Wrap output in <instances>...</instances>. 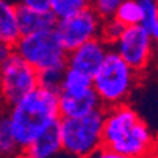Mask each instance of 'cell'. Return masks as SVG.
Wrapping results in <instances>:
<instances>
[{
	"label": "cell",
	"mask_w": 158,
	"mask_h": 158,
	"mask_svg": "<svg viewBox=\"0 0 158 158\" xmlns=\"http://www.w3.org/2000/svg\"><path fill=\"white\" fill-rule=\"evenodd\" d=\"M153 136V130L131 103L103 108V147L128 158H155Z\"/></svg>",
	"instance_id": "cell-1"
},
{
	"label": "cell",
	"mask_w": 158,
	"mask_h": 158,
	"mask_svg": "<svg viewBox=\"0 0 158 158\" xmlns=\"http://www.w3.org/2000/svg\"><path fill=\"white\" fill-rule=\"evenodd\" d=\"M60 118L56 89L41 85L5 108V119L20 150H25L44 130L56 125Z\"/></svg>",
	"instance_id": "cell-2"
},
{
	"label": "cell",
	"mask_w": 158,
	"mask_h": 158,
	"mask_svg": "<svg viewBox=\"0 0 158 158\" xmlns=\"http://www.w3.org/2000/svg\"><path fill=\"white\" fill-rule=\"evenodd\" d=\"M141 75L113 50L110 49L103 63L93 75V88L100 100L102 108L114 106L128 102Z\"/></svg>",
	"instance_id": "cell-3"
},
{
	"label": "cell",
	"mask_w": 158,
	"mask_h": 158,
	"mask_svg": "<svg viewBox=\"0 0 158 158\" xmlns=\"http://www.w3.org/2000/svg\"><path fill=\"white\" fill-rule=\"evenodd\" d=\"M103 108L85 116L60 118L58 131L63 153L72 158H89L102 147Z\"/></svg>",
	"instance_id": "cell-4"
},
{
	"label": "cell",
	"mask_w": 158,
	"mask_h": 158,
	"mask_svg": "<svg viewBox=\"0 0 158 158\" xmlns=\"http://www.w3.org/2000/svg\"><path fill=\"white\" fill-rule=\"evenodd\" d=\"M14 52L39 72L64 69L67 50L60 42L55 27L30 35H20L14 44Z\"/></svg>",
	"instance_id": "cell-5"
},
{
	"label": "cell",
	"mask_w": 158,
	"mask_h": 158,
	"mask_svg": "<svg viewBox=\"0 0 158 158\" xmlns=\"http://www.w3.org/2000/svg\"><path fill=\"white\" fill-rule=\"evenodd\" d=\"M110 49L114 50L139 75L150 69L158 56L150 31L141 24L124 27L122 33L110 46Z\"/></svg>",
	"instance_id": "cell-6"
},
{
	"label": "cell",
	"mask_w": 158,
	"mask_h": 158,
	"mask_svg": "<svg viewBox=\"0 0 158 158\" xmlns=\"http://www.w3.org/2000/svg\"><path fill=\"white\" fill-rule=\"evenodd\" d=\"M38 85V71L16 52L0 64V103L5 108L33 91Z\"/></svg>",
	"instance_id": "cell-7"
},
{
	"label": "cell",
	"mask_w": 158,
	"mask_h": 158,
	"mask_svg": "<svg viewBox=\"0 0 158 158\" xmlns=\"http://www.w3.org/2000/svg\"><path fill=\"white\" fill-rule=\"evenodd\" d=\"M102 22L103 19L91 6H88L75 14L58 19L55 24V31L63 47L69 52L86 41L100 38Z\"/></svg>",
	"instance_id": "cell-8"
},
{
	"label": "cell",
	"mask_w": 158,
	"mask_h": 158,
	"mask_svg": "<svg viewBox=\"0 0 158 158\" xmlns=\"http://www.w3.org/2000/svg\"><path fill=\"white\" fill-rule=\"evenodd\" d=\"M108 50L110 46L102 38H94L91 41H86L67 52L66 67L75 69L93 78V75L97 72L100 64L103 63Z\"/></svg>",
	"instance_id": "cell-9"
},
{
	"label": "cell",
	"mask_w": 158,
	"mask_h": 158,
	"mask_svg": "<svg viewBox=\"0 0 158 158\" xmlns=\"http://www.w3.org/2000/svg\"><path fill=\"white\" fill-rule=\"evenodd\" d=\"M58 108L61 118H77L102 108V105L93 88L85 93H58Z\"/></svg>",
	"instance_id": "cell-10"
},
{
	"label": "cell",
	"mask_w": 158,
	"mask_h": 158,
	"mask_svg": "<svg viewBox=\"0 0 158 158\" xmlns=\"http://www.w3.org/2000/svg\"><path fill=\"white\" fill-rule=\"evenodd\" d=\"M56 19L50 11H36L17 5V25L20 35H30L41 30L53 28Z\"/></svg>",
	"instance_id": "cell-11"
},
{
	"label": "cell",
	"mask_w": 158,
	"mask_h": 158,
	"mask_svg": "<svg viewBox=\"0 0 158 158\" xmlns=\"http://www.w3.org/2000/svg\"><path fill=\"white\" fill-rule=\"evenodd\" d=\"M25 150L35 158H58L63 153L58 124L38 135Z\"/></svg>",
	"instance_id": "cell-12"
},
{
	"label": "cell",
	"mask_w": 158,
	"mask_h": 158,
	"mask_svg": "<svg viewBox=\"0 0 158 158\" xmlns=\"http://www.w3.org/2000/svg\"><path fill=\"white\" fill-rule=\"evenodd\" d=\"M19 36L17 3L14 0H0V42L14 46Z\"/></svg>",
	"instance_id": "cell-13"
},
{
	"label": "cell",
	"mask_w": 158,
	"mask_h": 158,
	"mask_svg": "<svg viewBox=\"0 0 158 158\" xmlns=\"http://www.w3.org/2000/svg\"><path fill=\"white\" fill-rule=\"evenodd\" d=\"M111 17H114L124 27L139 25L141 24V8H139L138 0H122Z\"/></svg>",
	"instance_id": "cell-14"
},
{
	"label": "cell",
	"mask_w": 158,
	"mask_h": 158,
	"mask_svg": "<svg viewBox=\"0 0 158 158\" xmlns=\"http://www.w3.org/2000/svg\"><path fill=\"white\" fill-rule=\"evenodd\" d=\"M88 6H91V0H50V13L56 20L75 14Z\"/></svg>",
	"instance_id": "cell-15"
},
{
	"label": "cell",
	"mask_w": 158,
	"mask_h": 158,
	"mask_svg": "<svg viewBox=\"0 0 158 158\" xmlns=\"http://www.w3.org/2000/svg\"><path fill=\"white\" fill-rule=\"evenodd\" d=\"M19 150L20 149L17 147L13 138V133L8 127V122L3 118V121L0 122V158H10Z\"/></svg>",
	"instance_id": "cell-16"
},
{
	"label": "cell",
	"mask_w": 158,
	"mask_h": 158,
	"mask_svg": "<svg viewBox=\"0 0 158 158\" xmlns=\"http://www.w3.org/2000/svg\"><path fill=\"white\" fill-rule=\"evenodd\" d=\"M122 30H124V25L119 24L114 17L103 19L102 28H100V38L108 44V46H111V44L119 38V35L122 33Z\"/></svg>",
	"instance_id": "cell-17"
},
{
	"label": "cell",
	"mask_w": 158,
	"mask_h": 158,
	"mask_svg": "<svg viewBox=\"0 0 158 158\" xmlns=\"http://www.w3.org/2000/svg\"><path fill=\"white\" fill-rule=\"evenodd\" d=\"M141 8V25L149 28L158 20V0H138Z\"/></svg>",
	"instance_id": "cell-18"
},
{
	"label": "cell",
	"mask_w": 158,
	"mask_h": 158,
	"mask_svg": "<svg viewBox=\"0 0 158 158\" xmlns=\"http://www.w3.org/2000/svg\"><path fill=\"white\" fill-rule=\"evenodd\" d=\"M121 2L122 0H91V8L102 19H108L114 14V11Z\"/></svg>",
	"instance_id": "cell-19"
},
{
	"label": "cell",
	"mask_w": 158,
	"mask_h": 158,
	"mask_svg": "<svg viewBox=\"0 0 158 158\" xmlns=\"http://www.w3.org/2000/svg\"><path fill=\"white\" fill-rule=\"evenodd\" d=\"M64 69H50V71L39 72V85L46 86V88H50V89H58Z\"/></svg>",
	"instance_id": "cell-20"
},
{
	"label": "cell",
	"mask_w": 158,
	"mask_h": 158,
	"mask_svg": "<svg viewBox=\"0 0 158 158\" xmlns=\"http://www.w3.org/2000/svg\"><path fill=\"white\" fill-rule=\"evenodd\" d=\"M19 6H27L36 11H50V0H14Z\"/></svg>",
	"instance_id": "cell-21"
},
{
	"label": "cell",
	"mask_w": 158,
	"mask_h": 158,
	"mask_svg": "<svg viewBox=\"0 0 158 158\" xmlns=\"http://www.w3.org/2000/svg\"><path fill=\"white\" fill-rule=\"evenodd\" d=\"M89 158H128V156H125V155H121V153H118V152H114V150H111V149H106V147H100V149H97L91 156Z\"/></svg>",
	"instance_id": "cell-22"
},
{
	"label": "cell",
	"mask_w": 158,
	"mask_h": 158,
	"mask_svg": "<svg viewBox=\"0 0 158 158\" xmlns=\"http://www.w3.org/2000/svg\"><path fill=\"white\" fill-rule=\"evenodd\" d=\"M14 52V46H10V44L0 42V64L3 61H6V58Z\"/></svg>",
	"instance_id": "cell-23"
},
{
	"label": "cell",
	"mask_w": 158,
	"mask_h": 158,
	"mask_svg": "<svg viewBox=\"0 0 158 158\" xmlns=\"http://www.w3.org/2000/svg\"><path fill=\"white\" fill-rule=\"evenodd\" d=\"M147 30L150 31V36H152V39H153V44H155V47H156V50H158V20L155 22V24H152Z\"/></svg>",
	"instance_id": "cell-24"
},
{
	"label": "cell",
	"mask_w": 158,
	"mask_h": 158,
	"mask_svg": "<svg viewBox=\"0 0 158 158\" xmlns=\"http://www.w3.org/2000/svg\"><path fill=\"white\" fill-rule=\"evenodd\" d=\"M10 158H35V156H31L27 150H19L17 153H14V155L10 156Z\"/></svg>",
	"instance_id": "cell-25"
},
{
	"label": "cell",
	"mask_w": 158,
	"mask_h": 158,
	"mask_svg": "<svg viewBox=\"0 0 158 158\" xmlns=\"http://www.w3.org/2000/svg\"><path fill=\"white\" fill-rule=\"evenodd\" d=\"M153 153H155V158H158V131L153 136Z\"/></svg>",
	"instance_id": "cell-26"
},
{
	"label": "cell",
	"mask_w": 158,
	"mask_h": 158,
	"mask_svg": "<svg viewBox=\"0 0 158 158\" xmlns=\"http://www.w3.org/2000/svg\"><path fill=\"white\" fill-rule=\"evenodd\" d=\"M3 118H5V106L0 103V122L3 121Z\"/></svg>",
	"instance_id": "cell-27"
},
{
	"label": "cell",
	"mask_w": 158,
	"mask_h": 158,
	"mask_svg": "<svg viewBox=\"0 0 158 158\" xmlns=\"http://www.w3.org/2000/svg\"><path fill=\"white\" fill-rule=\"evenodd\" d=\"M69 158H72V156H69Z\"/></svg>",
	"instance_id": "cell-28"
}]
</instances>
